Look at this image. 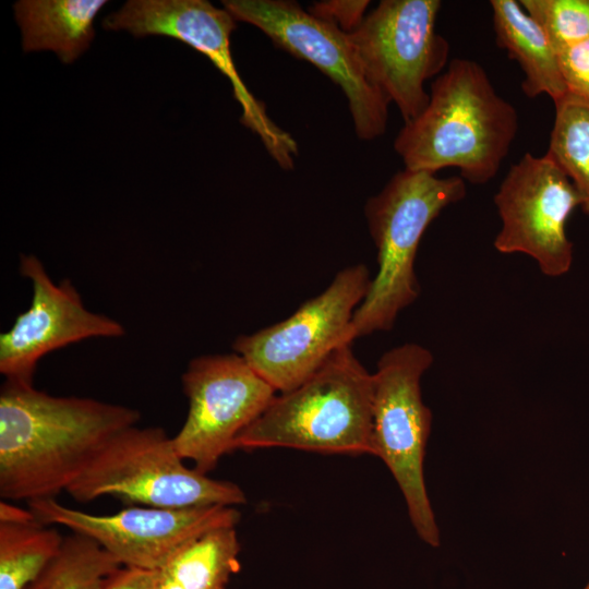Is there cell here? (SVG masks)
I'll return each instance as SVG.
<instances>
[{"mask_svg":"<svg viewBox=\"0 0 589 589\" xmlns=\"http://www.w3.org/2000/svg\"><path fill=\"white\" fill-rule=\"evenodd\" d=\"M494 203L502 221L494 239L498 252L526 254L549 277L570 269L573 243L566 225L580 197L548 155L525 154L509 168Z\"/></svg>","mask_w":589,"mask_h":589,"instance_id":"cell-13","label":"cell"},{"mask_svg":"<svg viewBox=\"0 0 589 589\" xmlns=\"http://www.w3.org/2000/svg\"><path fill=\"white\" fill-rule=\"evenodd\" d=\"M240 550L235 527L215 528L180 546L161 570L183 589H226Z\"/></svg>","mask_w":589,"mask_h":589,"instance_id":"cell-17","label":"cell"},{"mask_svg":"<svg viewBox=\"0 0 589 589\" xmlns=\"http://www.w3.org/2000/svg\"><path fill=\"white\" fill-rule=\"evenodd\" d=\"M371 280L363 264L342 268L324 291L289 317L237 337L233 351L276 393L296 388L338 348L351 345V321Z\"/></svg>","mask_w":589,"mask_h":589,"instance_id":"cell-7","label":"cell"},{"mask_svg":"<svg viewBox=\"0 0 589 589\" xmlns=\"http://www.w3.org/2000/svg\"><path fill=\"white\" fill-rule=\"evenodd\" d=\"M466 192L460 176L440 178L433 172L405 168L366 201L364 214L378 267L354 311L353 340L392 329L398 314L418 299L414 261L421 238L440 213L461 201Z\"/></svg>","mask_w":589,"mask_h":589,"instance_id":"cell-4","label":"cell"},{"mask_svg":"<svg viewBox=\"0 0 589 589\" xmlns=\"http://www.w3.org/2000/svg\"><path fill=\"white\" fill-rule=\"evenodd\" d=\"M65 492L80 503L108 495L158 508L247 503L238 484L187 467L160 426L133 425L117 433Z\"/></svg>","mask_w":589,"mask_h":589,"instance_id":"cell-5","label":"cell"},{"mask_svg":"<svg viewBox=\"0 0 589 589\" xmlns=\"http://www.w3.org/2000/svg\"><path fill=\"white\" fill-rule=\"evenodd\" d=\"M438 0H383L349 37L373 84L405 123L426 107L424 82L446 67L448 43L435 31Z\"/></svg>","mask_w":589,"mask_h":589,"instance_id":"cell-8","label":"cell"},{"mask_svg":"<svg viewBox=\"0 0 589 589\" xmlns=\"http://www.w3.org/2000/svg\"><path fill=\"white\" fill-rule=\"evenodd\" d=\"M350 346L338 348L296 388L277 393L237 437L235 449L372 455L373 373Z\"/></svg>","mask_w":589,"mask_h":589,"instance_id":"cell-3","label":"cell"},{"mask_svg":"<svg viewBox=\"0 0 589 589\" xmlns=\"http://www.w3.org/2000/svg\"><path fill=\"white\" fill-rule=\"evenodd\" d=\"M433 363L425 347L408 342L383 353L373 373L372 455L393 474L419 538L440 545V530L424 482L423 461L432 413L421 396V377Z\"/></svg>","mask_w":589,"mask_h":589,"instance_id":"cell-6","label":"cell"},{"mask_svg":"<svg viewBox=\"0 0 589 589\" xmlns=\"http://www.w3.org/2000/svg\"><path fill=\"white\" fill-rule=\"evenodd\" d=\"M548 155L568 177L589 217V101L573 94L554 103Z\"/></svg>","mask_w":589,"mask_h":589,"instance_id":"cell-18","label":"cell"},{"mask_svg":"<svg viewBox=\"0 0 589 589\" xmlns=\"http://www.w3.org/2000/svg\"><path fill=\"white\" fill-rule=\"evenodd\" d=\"M105 0H20L13 4L25 52L50 50L64 64L91 46Z\"/></svg>","mask_w":589,"mask_h":589,"instance_id":"cell-16","label":"cell"},{"mask_svg":"<svg viewBox=\"0 0 589 589\" xmlns=\"http://www.w3.org/2000/svg\"><path fill=\"white\" fill-rule=\"evenodd\" d=\"M63 539L39 521H0V589H25L58 554Z\"/></svg>","mask_w":589,"mask_h":589,"instance_id":"cell-19","label":"cell"},{"mask_svg":"<svg viewBox=\"0 0 589 589\" xmlns=\"http://www.w3.org/2000/svg\"><path fill=\"white\" fill-rule=\"evenodd\" d=\"M370 1L366 0H329L321 1L309 7L308 11L314 16L337 26L349 34L353 32L365 17Z\"/></svg>","mask_w":589,"mask_h":589,"instance_id":"cell-23","label":"cell"},{"mask_svg":"<svg viewBox=\"0 0 589 589\" xmlns=\"http://www.w3.org/2000/svg\"><path fill=\"white\" fill-rule=\"evenodd\" d=\"M158 570L121 566L105 581L103 589H157Z\"/></svg>","mask_w":589,"mask_h":589,"instance_id":"cell-24","label":"cell"},{"mask_svg":"<svg viewBox=\"0 0 589 589\" xmlns=\"http://www.w3.org/2000/svg\"><path fill=\"white\" fill-rule=\"evenodd\" d=\"M497 45L524 72L521 89L529 98L545 94L555 103L567 93L557 51L541 25L516 0H492Z\"/></svg>","mask_w":589,"mask_h":589,"instance_id":"cell-15","label":"cell"},{"mask_svg":"<svg viewBox=\"0 0 589 589\" xmlns=\"http://www.w3.org/2000/svg\"><path fill=\"white\" fill-rule=\"evenodd\" d=\"M131 407L88 397L52 396L4 381L0 390V496L56 497L122 430L136 425Z\"/></svg>","mask_w":589,"mask_h":589,"instance_id":"cell-1","label":"cell"},{"mask_svg":"<svg viewBox=\"0 0 589 589\" xmlns=\"http://www.w3.org/2000/svg\"><path fill=\"white\" fill-rule=\"evenodd\" d=\"M181 381L189 409L173 444L183 460L207 474L277 393L236 352L194 358Z\"/></svg>","mask_w":589,"mask_h":589,"instance_id":"cell-11","label":"cell"},{"mask_svg":"<svg viewBox=\"0 0 589 589\" xmlns=\"http://www.w3.org/2000/svg\"><path fill=\"white\" fill-rule=\"evenodd\" d=\"M556 51L589 38V0H520Z\"/></svg>","mask_w":589,"mask_h":589,"instance_id":"cell-21","label":"cell"},{"mask_svg":"<svg viewBox=\"0 0 589 589\" xmlns=\"http://www.w3.org/2000/svg\"><path fill=\"white\" fill-rule=\"evenodd\" d=\"M584 589H589V582L587 584V586Z\"/></svg>","mask_w":589,"mask_h":589,"instance_id":"cell-27","label":"cell"},{"mask_svg":"<svg viewBox=\"0 0 589 589\" xmlns=\"http://www.w3.org/2000/svg\"><path fill=\"white\" fill-rule=\"evenodd\" d=\"M157 589H183L161 569L158 570Z\"/></svg>","mask_w":589,"mask_h":589,"instance_id":"cell-26","label":"cell"},{"mask_svg":"<svg viewBox=\"0 0 589 589\" xmlns=\"http://www.w3.org/2000/svg\"><path fill=\"white\" fill-rule=\"evenodd\" d=\"M429 95L424 110L394 141L405 168L436 173L455 167L470 183L492 180L518 130L514 106L479 63L464 58L449 62Z\"/></svg>","mask_w":589,"mask_h":589,"instance_id":"cell-2","label":"cell"},{"mask_svg":"<svg viewBox=\"0 0 589 589\" xmlns=\"http://www.w3.org/2000/svg\"><path fill=\"white\" fill-rule=\"evenodd\" d=\"M20 273L31 283L32 300L0 335V373L5 381L33 385L37 363L47 353L81 340L125 334L120 322L86 309L69 279L53 283L35 255H21Z\"/></svg>","mask_w":589,"mask_h":589,"instance_id":"cell-14","label":"cell"},{"mask_svg":"<svg viewBox=\"0 0 589 589\" xmlns=\"http://www.w3.org/2000/svg\"><path fill=\"white\" fill-rule=\"evenodd\" d=\"M235 17L207 0H129L103 20L107 31H125L135 37L167 36L205 55L230 82L240 104V122L255 133L269 156L284 170L294 168L298 143L278 127L242 81L231 53Z\"/></svg>","mask_w":589,"mask_h":589,"instance_id":"cell-9","label":"cell"},{"mask_svg":"<svg viewBox=\"0 0 589 589\" xmlns=\"http://www.w3.org/2000/svg\"><path fill=\"white\" fill-rule=\"evenodd\" d=\"M567 93L589 101V38L557 51Z\"/></svg>","mask_w":589,"mask_h":589,"instance_id":"cell-22","label":"cell"},{"mask_svg":"<svg viewBox=\"0 0 589 589\" xmlns=\"http://www.w3.org/2000/svg\"><path fill=\"white\" fill-rule=\"evenodd\" d=\"M235 20L261 29L278 47L321 70L347 97L356 134L370 141L385 133L389 101L369 79L349 37L337 26L289 0H224Z\"/></svg>","mask_w":589,"mask_h":589,"instance_id":"cell-10","label":"cell"},{"mask_svg":"<svg viewBox=\"0 0 589 589\" xmlns=\"http://www.w3.org/2000/svg\"><path fill=\"white\" fill-rule=\"evenodd\" d=\"M43 525H59L85 536L111 554L121 566L148 570L165 567L190 540L220 527H236L235 506L158 508L131 506L113 514H91L61 504L56 497L27 502Z\"/></svg>","mask_w":589,"mask_h":589,"instance_id":"cell-12","label":"cell"},{"mask_svg":"<svg viewBox=\"0 0 589 589\" xmlns=\"http://www.w3.org/2000/svg\"><path fill=\"white\" fill-rule=\"evenodd\" d=\"M0 521L11 524H32L38 520L29 508L19 507L5 500H1Z\"/></svg>","mask_w":589,"mask_h":589,"instance_id":"cell-25","label":"cell"},{"mask_svg":"<svg viewBox=\"0 0 589 589\" xmlns=\"http://www.w3.org/2000/svg\"><path fill=\"white\" fill-rule=\"evenodd\" d=\"M120 563L94 540L73 533L25 589H103Z\"/></svg>","mask_w":589,"mask_h":589,"instance_id":"cell-20","label":"cell"}]
</instances>
